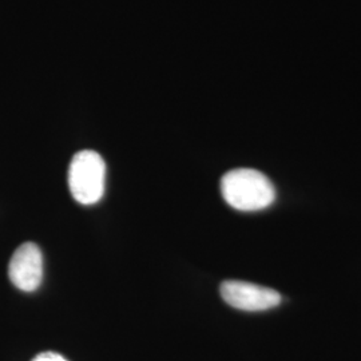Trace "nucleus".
<instances>
[{
    "instance_id": "nucleus-2",
    "label": "nucleus",
    "mask_w": 361,
    "mask_h": 361,
    "mask_svg": "<svg viewBox=\"0 0 361 361\" xmlns=\"http://www.w3.org/2000/svg\"><path fill=\"white\" fill-rule=\"evenodd\" d=\"M106 165L104 158L92 150L73 157L68 168V188L74 200L82 205L98 202L104 192Z\"/></svg>"
},
{
    "instance_id": "nucleus-1",
    "label": "nucleus",
    "mask_w": 361,
    "mask_h": 361,
    "mask_svg": "<svg viewBox=\"0 0 361 361\" xmlns=\"http://www.w3.org/2000/svg\"><path fill=\"white\" fill-rule=\"evenodd\" d=\"M224 200L240 212H257L271 207L276 190L271 180L255 169H234L221 180Z\"/></svg>"
},
{
    "instance_id": "nucleus-3",
    "label": "nucleus",
    "mask_w": 361,
    "mask_h": 361,
    "mask_svg": "<svg viewBox=\"0 0 361 361\" xmlns=\"http://www.w3.org/2000/svg\"><path fill=\"white\" fill-rule=\"evenodd\" d=\"M221 296L233 308L246 312L271 310L281 302V295L277 290L237 280L222 283Z\"/></svg>"
},
{
    "instance_id": "nucleus-4",
    "label": "nucleus",
    "mask_w": 361,
    "mask_h": 361,
    "mask_svg": "<svg viewBox=\"0 0 361 361\" xmlns=\"http://www.w3.org/2000/svg\"><path fill=\"white\" fill-rule=\"evenodd\" d=\"M8 276L20 290H35L43 279V256L39 246L32 243L19 246L10 261Z\"/></svg>"
},
{
    "instance_id": "nucleus-5",
    "label": "nucleus",
    "mask_w": 361,
    "mask_h": 361,
    "mask_svg": "<svg viewBox=\"0 0 361 361\" xmlns=\"http://www.w3.org/2000/svg\"><path fill=\"white\" fill-rule=\"evenodd\" d=\"M32 361H67L62 355L55 352H43L37 355Z\"/></svg>"
}]
</instances>
